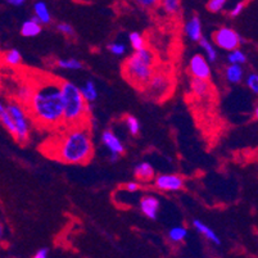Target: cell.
Returning a JSON list of instances; mask_svg holds the SVG:
<instances>
[{"label":"cell","instance_id":"484cf974","mask_svg":"<svg viewBox=\"0 0 258 258\" xmlns=\"http://www.w3.org/2000/svg\"><path fill=\"white\" fill-rule=\"evenodd\" d=\"M227 60H229L230 64H238L241 66L244 63H247V55L240 49H234V50L229 51V55H227Z\"/></svg>","mask_w":258,"mask_h":258},{"label":"cell","instance_id":"7c38bea8","mask_svg":"<svg viewBox=\"0 0 258 258\" xmlns=\"http://www.w3.org/2000/svg\"><path fill=\"white\" fill-rule=\"evenodd\" d=\"M190 90L197 98L205 99L210 98L212 93V85L210 84V80H201V79H191L190 81Z\"/></svg>","mask_w":258,"mask_h":258},{"label":"cell","instance_id":"ba28073f","mask_svg":"<svg viewBox=\"0 0 258 258\" xmlns=\"http://www.w3.org/2000/svg\"><path fill=\"white\" fill-rule=\"evenodd\" d=\"M189 72L191 77L201 80H210L212 76L210 63L202 54H194L189 60Z\"/></svg>","mask_w":258,"mask_h":258},{"label":"cell","instance_id":"83f0119b","mask_svg":"<svg viewBox=\"0 0 258 258\" xmlns=\"http://www.w3.org/2000/svg\"><path fill=\"white\" fill-rule=\"evenodd\" d=\"M128 40H130V44H131V48L134 50H140V49L145 48V39L140 32H131L128 35Z\"/></svg>","mask_w":258,"mask_h":258},{"label":"cell","instance_id":"5bb4252c","mask_svg":"<svg viewBox=\"0 0 258 258\" xmlns=\"http://www.w3.org/2000/svg\"><path fill=\"white\" fill-rule=\"evenodd\" d=\"M185 34L189 37L191 41H196L198 43L199 40L203 37V32H202V21L201 18L194 16V17L190 18L186 23H185Z\"/></svg>","mask_w":258,"mask_h":258},{"label":"cell","instance_id":"ab89813d","mask_svg":"<svg viewBox=\"0 0 258 258\" xmlns=\"http://www.w3.org/2000/svg\"><path fill=\"white\" fill-rule=\"evenodd\" d=\"M253 118H254V119L258 118V107L254 108V113H253Z\"/></svg>","mask_w":258,"mask_h":258},{"label":"cell","instance_id":"f546056e","mask_svg":"<svg viewBox=\"0 0 258 258\" xmlns=\"http://www.w3.org/2000/svg\"><path fill=\"white\" fill-rule=\"evenodd\" d=\"M227 0H208L207 9L212 13H219L226 6Z\"/></svg>","mask_w":258,"mask_h":258},{"label":"cell","instance_id":"4316f807","mask_svg":"<svg viewBox=\"0 0 258 258\" xmlns=\"http://www.w3.org/2000/svg\"><path fill=\"white\" fill-rule=\"evenodd\" d=\"M187 236V230L184 226H175L170 230L168 233V238L173 243H180V241L184 240Z\"/></svg>","mask_w":258,"mask_h":258},{"label":"cell","instance_id":"9c48e42d","mask_svg":"<svg viewBox=\"0 0 258 258\" xmlns=\"http://www.w3.org/2000/svg\"><path fill=\"white\" fill-rule=\"evenodd\" d=\"M153 180L157 189L162 191H179L184 187V177L175 173H163Z\"/></svg>","mask_w":258,"mask_h":258},{"label":"cell","instance_id":"6da1fadb","mask_svg":"<svg viewBox=\"0 0 258 258\" xmlns=\"http://www.w3.org/2000/svg\"><path fill=\"white\" fill-rule=\"evenodd\" d=\"M46 154L67 165H86L93 158L94 145L89 125L66 127L46 144Z\"/></svg>","mask_w":258,"mask_h":258},{"label":"cell","instance_id":"277c9868","mask_svg":"<svg viewBox=\"0 0 258 258\" xmlns=\"http://www.w3.org/2000/svg\"><path fill=\"white\" fill-rule=\"evenodd\" d=\"M122 71L131 85L143 90L156 72V55L147 46L135 50L125 60Z\"/></svg>","mask_w":258,"mask_h":258},{"label":"cell","instance_id":"60d3db41","mask_svg":"<svg viewBox=\"0 0 258 258\" xmlns=\"http://www.w3.org/2000/svg\"><path fill=\"white\" fill-rule=\"evenodd\" d=\"M4 235V229H3V225L0 224V238H3Z\"/></svg>","mask_w":258,"mask_h":258},{"label":"cell","instance_id":"3957f363","mask_svg":"<svg viewBox=\"0 0 258 258\" xmlns=\"http://www.w3.org/2000/svg\"><path fill=\"white\" fill-rule=\"evenodd\" d=\"M60 91L63 102V126L71 127L88 125L93 103H86L79 86L67 80H60Z\"/></svg>","mask_w":258,"mask_h":258},{"label":"cell","instance_id":"d590c367","mask_svg":"<svg viewBox=\"0 0 258 258\" xmlns=\"http://www.w3.org/2000/svg\"><path fill=\"white\" fill-rule=\"evenodd\" d=\"M125 190L128 193H137L138 190H140V184L137 181H128L125 184Z\"/></svg>","mask_w":258,"mask_h":258},{"label":"cell","instance_id":"d4e9b609","mask_svg":"<svg viewBox=\"0 0 258 258\" xmlns=\"http://www.w3.org/2000/svg\"><path fill=\"white\" fill-rule=\"evenodd\" d=\"M57 66L62 70H69V71H77L84 67L83 63L80 62L79 59L75 58H69V59H58Z\"/></svg>","mask_w":258,"mask_h":258},{"label":"cell","instance_id":"7402d4cb","mask_svg":"<svg viewBox=\"0 0 258 258\" xmlns=\"http://www.w3.org/2000/svg\"><path fill=\"white\" fill-rule=\"evenodd\" d=\"M159 6L168 16H177L181 12V0H161Z\"/></svg>","mask_w":258,"mask_h":258},{"label":"cell","instance_id":"9a60e30c","mask_svg":"<svg viewBox=\"0 0 258 258\" xmlns=\"http://www.w3.org/2000/svg\"><path fill=\"white\" fill-rule=\"evenodd\" d=\"M34 90L35 84L27 83V81H26V83L21 84L17 88V91H16V100L26 108V111H27V107H29L30 102H31Z\"/></svg>","mask_w":258,"mask_h":258},{"label":"cell","instance_id":"ffe728a7","mask_svg":"<svg viewBox=\"0 0 258 258\" xmlns=\"http://www.w3.org/2000/svg\"><path fill=\"white\" fill-rule=\"evenodd\" d=\"M0 123L4 126V128L11 134L12 137H16V128L15 125H13V121H12L11 116H9L7 105L2 102V99H0Z\"/></svg>","mask_w":258,"mask_h":258},{"label":"cell","instance_id":"74e56055","mask_svg":"<svg viewBox=\"0 0 258 258\" xmlns=\"http://www.w3.org/2000/svg\"><path fill=\"white\" fill-rule=\"evenodd\" d=\"M11 6H15V7H21L26 3V0H7Z\"/></svg>","mask_w":258,"mask_h":258},{"label":"cell","instance_id":"30bf717a","mask_svg":"<svg viewBox=\"0 0 258 258\" xmlns=\"http://www.w3.org/2000/svg\"><path fill=\"white\" fill-rule=\"evenodd\" d=\"M102 142L103 144H104V147L109 151V153L121 156V154L125 152V147H123V144H122L121 139H119V138L117 137L116 134H114L112 130L103 131Z\"/></svg>","mask_w":258,"mask_h":258},{"label":"cell","instance_id":"cb8c5ba5","mask_svg":"<svg viewBox=\"0 0 258 258\" xmlns=\"http://www.w3.org/2000/svg\"><path fill=\"white\" fill-rule=\"evenodd\" d=\"M198 43L201 44V48L205 50L206 57L208 58L207 60H210V62H216V60H217V50H216L215 46L211 44L210 40H207L206 37H202Z\"/></svg>","mask_w":258,"mask_h":258},{"label":"cell","instance_id":"4fadbf2b","mask_svg":"<svg viewBox=\"0 0 258 258\" xmlns=\"http://www.w3.org/2000/svg\"><path fill=\"white\" fill-rule=\"evenodd\" d=\"M135 179L143 182H151L156 177V171L149 162H140L134 168Z\"/></svg>","mask_w":258,"mask_h":258},{"label":"cell","instance_id":"d6986e66","mask_svg":"<svg viewBox=\"0 0 258 258\" xmlns=\"http://www.w3.org/2000/svg\"><path fill=\"white\" fill-rule=\"evenodd\" d=\"M244 71L243 67L238 64H230L225 70V77L230 84H240L243 80Z\"/></svg>","mask_w":258,"mask_h":258},{"label":"cell","instance_id":"7a4b0ae2","mask_svg":"<svg viewBox=\"0 0 258 258\" xmlns=\"http://www.w3.org/2000/svg\"><path fill=\"white\" fill-rule=\"evenodd\" d=\"M27 113L37 125L45 128H58L63 126L60 80L44 77L41 81L35 84Z\"/></svg>","mask_w":258,"mask_h":258},{"label":"cell","instance_id":"5b68a950","mask_svg":"<svg viewBox=\"0 0 258 258\" xmlns=\"http://www.w3.org/2000/svg\"><path fill=\"white\" fill-rule=\"evenodd\" d=\"M6 105L16 128L15 139L21 144H25L29 140L30 131H31L29 113L26 111V108L21 105L17 100H9Z\"/></svg>","mask_w":258,"mask_h":258},{"label":"cell","instance_id":"d6a6232c","mask_svg":"<svg viewBox=\"0 0 258 258\" xmlns=\"http://www.w3.org/2000/svg\"><path fill=\"white\" fill-rule=\"evenodd\" d=\"M57 30L60 32L62 35L64 36H74L75 35V30L70 23H66V22H60L57 25Z\"/></svg>","mask_w":258,"mask_h":258},{"label":"cell","instance_id":"8fae6325","mask_svg":"<svg viewBox=\"0 0 258 258\" xmlns=\"http://www.w3.org/2000/svg\"><path fill=\"white\" fill-rule=\"evenodd\" d=\"M159 206V199L154 196H145L140 199V210L148 219L156 220L158 217Z\"/></svg>","mask_w":258,"mask_h":258},{"label":"cell","instance_id":"52a82bcc","mask_svg":"<svg viewBox=\"0 0 258 258\" xmlns=\"http://www.w3.org/2000/svg\"><path fill=\"white\" fill-rule=\"evenodd\" d=\"M213 41L219 48L224 50L231 51L234 49H238L241 44V37L235 30L230 29V27H220L217 31L213 34Z\"/></svg>","mask_w":258,"mask_h":258},{"label":"cell","instance_id":"44dd1931","mask_svg":"<svg viewBox=\"0 0 258 258\" xmlns=\"http://www.w3.org/2000/svg\"><path fill=\"white\" fill-rule=\"evenodd\" d=\"M80 90H81V94H83V97L86 100V103H94L98 99L97 85L91 80L85 81V84L80 88Z\"/></svg>","mask_w":258,"mask_h":258},{"label":"cell","instance_id":"4dcf8cb0","mask_svg":"<svg viewBox=\"0 0 258 258\" xmlns=\"http://www.w3.org/2000/svg\"><path fill=\"white\" fill-rule=\"evenodd\" d=\"M107 48L116 57H121L126 53V45L123 43H111Z\"/></svg>","mask_w":258,"mask_h":258},{"label":"cell","instance_id":"e0dca14e","mask_svg":"<svg viewBox=\"0 0 258 258\" xmlns=\"http://www.w3.org/2000/svg\"><path fill=\"white\" fill-rule=\"evenodd\" d=\"M193 226L198 233H201L202 235L206 236L211 243L216 244V245H220V244H221V240H220L219 235H217V234H216L210 226H207L205 222H202L201 220H194Z\"/></svg>","mask_w":258,"mask_h":258},{"label":"cell","instance_id":"e575fe53","mask_svg":"<svg viewBox=\"0 0 258 258\" xmlns=\"http://www.w3.org/2000/svg\"><path fill=\"white\" fill-rule=\"evenodd\" d=\"M244 8H245V3L244 2H239V3H236L235 6L231 8V11H230V17H238V16L241 15V12L244 11Z\"/></svg>","mask_w":258,"mask_h":258},{"label":"cell","instance_id":"8d00e7d4","mask_svg":"<svg viewBox=\"0 0 258 258\" xmlns=\"http://www.w3.org/2000/svg\"><path fill=\"white\" fill-rule=\"evenodd\" d=\"M34 258H48V249H46V248L40 249L39 252L34 255Z\"/></svg>","mask_w":258,"mask_h":258},{"label":"cell","instance_id":"603a6c76","mask_svg":"<svg viewBox=\"0 0 258 258\" xmlns=\"http://www.w3.org/2000/svg\"><path fill=\"white\" fill-rule=\"evenodd\" d=\"M3 62L11 67H17L22 63V54L18 49H9L3 54Z\"/></svg>","mask_w":258,"mask_h":258},{"label":"cell","instance_id":"1f68e13d","mask_svg":"<svg viewBox=\"0 0 258 258\" xmlns=\"http://www.w3.org/2000/svg\"><path fill=\"white\" fill-rule=\"evenodd\" d=\"M247 88L252 91L253 94H258V75L249 74L247 77Z\"/></svg>","mask_w":258,"mask_h":258},{"label":"cell","instance_id":"f35d334b","mask_svg":"<svg viewBox=\"0 0 258 258\" xmlns=\"http://www.w3.org/2000/svg\"><path fill=\"white\" fill-rule=\"evenodd\" d=\"M109 159H111V162H117L119 159V156H118V154L109 153Z\"/></svg>","mask_w":258,"mask_h":258},{"label":"cell","instance_id":"ac0fdd59","mask_svg":"<svg viewBox=\"0 0 258 258\" xmlns=\"http://www.w3.org/2000/svg\"><path fill=\"white\" fill-rule=\"evenodd\" d=\"M40 32H41V25L34 17L22 23V27H21V34H22V36L35 37L37 35H40Z\"/></svg>","mask_w":258,"mask_h":258},{"label":"cell","instance_id":"2e32d148","mask_svg":"<svg viewBox=\"0 0 258 258\" xmlns=\"http://www.w3.org/2000/svg\"><path fill=\"white\" fill-rule=\"evenodd\" d=\"M34 18L40 25H50L51 20H53L48 6L45 2H41V0L34 4Z\"/></svg>","mask_w":258,"mask_h":258},{"label":"cell","instance_id":"8992f818","mask_svg":"<svg viewBox=\"0 0 258 258\" xmlns=\"http://www.w3.org/2000/svg\"><path fill=\"white\" fill-rule=\"evenodd\" d=\"M173 89L172 79H171L170 74L166 71H157L151 77V80L148 81L145 88L143 89L144 93L147 94L148 98L154 100H161L167 98L171 94Z\"/></svg>","mask_w":258,"mask_h":258},{"label":"cell","instance_id":"836d02e7","mask_svg":"<svg viewBox=\"0 0 258 258\" xmlns=\"http://www.w3.org/2000/svg\"><path fill=\"white\" fill-rule=\"evenodd\" d=\"M134 2L144 9H153L161 3V0H134Z\"/></svg>","mask_w":258,"mask_h":258},{"label":"cell","instance_id":"f1b7e54d","mask_svg":"<svg viewBox=\"0 0 258 258\" xmlns=\"http://www.w3.org/2000/svg\"><path fill=\"white\" fill-rule=\"evenodd\" d=\"M125 123L126 127H127L128 133L133 135V137H137L140 133V122L137 117L134 116H126L125 117Z\"/></svg>","mask_w":258,"mask_h":258}]
</instances>
